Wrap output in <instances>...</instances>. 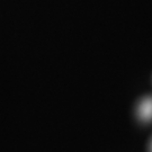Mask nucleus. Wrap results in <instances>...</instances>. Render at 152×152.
<instances>
[{
    "label": "nucleus",
    "instance_id": "nucleus-2",
    "mask_svg": "<svg viewBox=\"0 0 152 152\" xmlns=\"http://www.w3.org/2000/svg\"><path fill=\"white\" fill-rule=\"evenodd\" d=\"M149 151L152 152V140H151V142H150V148H149Z\"/></svg>",
    "mask_w": 152,
    "mask_h": 152
},
{
    "label": "nucleus",
    "instance_id": "nucleus-1",
    "mask_svg": "<svg viewBox=\"0 0 152 152\" xmlns=\"http://www.w3.org/2000/svg\"><path fill=\"white\" fill-rule=\"evenodd\" d=\"M136 115L139 117V120L149 123L152 121V97H144L140 100V103L137 104L136 107Z\"/></svg>",
    "mask_w": 152,
    "mask_h": 152
}]
</instances>
